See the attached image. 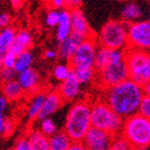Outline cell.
I'll return each mask as SVG.
<instances>
[{"label":"cell","mask_w":150,"mask_h":150,"mask_svg":"<svg viewBox=\"0 0 150 150\" xmlns=\"http://www.w3.org/2000/svg\"><path fill=\"white\" fill-rule=\"evenodd\" d=\"M59 14H60V20L57 25L56 38L58 43H61L71 34V28H70L69 10H61Z\"/></svg>","instance_id":"17"},{"label":"cell","mask_w":150,"mask_h":150,"mask_svg":"<svg viewBox=\"0 0 150 150\" xmlns=\"http://www.w3.org/2000/svg\"><path fill=\"white\" fill-rule=\"evenodd\" d=\"M3 67V55L0 54V69Z\"/></svg>","instance_id":"45"},{"label":"cell","mask_w":150,"mask_h":150,"mask_svg":"<svg viewBox=\"0 0 150 150\" xmlns=\"http://www.w3.org/2000/svg\"><path fill=\"white\" fill-rule=\"evenodd\" d=\"M110 61V50L104 46L99 45L97 48L95 56V62H93V68L96 71H101L103 68H105Z\"/></svg>","instance_id":"23"},{"label":"cell","mask_w":150,"mask_h":150,"mask_svg":"<svg viewBox=\"0 0 150 150\" xmlns=\"http://www.w3.org/2000/svg\"><path fill=\"white\" fill-rule=\"evenodd\" d=\"M70 28H71V34L80 36L84 40L88 38L96 37V35L90 30L89 24L86 20L85 16L80 8H70Z\"/></svg>","instance_id":"11"},{"label":"cell","mask_w":150,"mask_h":150,"mask_svg":"<svg viewBox=\"0 0 150 150\" xmlns=\"http://www.w3.org/2000/svg\"><path fill=\"white\" fill-rule=\"evenodd\" d=\"M8 107V100L3 95H0V113H3Z\"/></svg>","instance_id":"38"},{"label":"cell","mask_w":150,"mask_h":150,"mask_svg":"<svg viewBox=\"0 0 150 150\" xmlns=\"http://www.w3.org/2000/svg\"><path fill=\"white\" fill-rule=\"evenodd\" d=\"M16 76H17V73L14 70V68L2 67L0 69V81L2 83H6L12 80H15Z\"/></svg>","instance_id":"31"},{"label":"cell","mask_w":150,"mask_h":150,"mask_svg":"<svg viewBox=\"0 0 150 150\" xmlns=\"http://www.w3.org/2000/svg\"><path fill=\"white\" fill-rule=\"evenodd\" d=\"M16 34V30L11 26L0 30V54L4 55L5 53H8L13 41L15 40Z\"/></svg>","instance_id":"22"},{"label":"cell","mask_w":150,"mask_h":150,"mask_svg":"<svg viewBox=\"0 0 150 150\" xmlns=\"http://www.w3.org/2000/svg\"><path fill=\"white\" fill-rule=\"evenodd\" d=\"M118 1H122V0H118Z\"/></svg>","instance_id":"48"},{"label":"cell","mask_w":150,"mask_h":150,"mask_svg":"<svg viewBox=\"0 0 150 150\" xmlns=\"http://www.w3.org/2000/svg\"><path fill=\"white\" fill-rule=\"evenodd\" d=\"M126 64L129 79L140 85L150 81V52L127 48Z\"/></svg>","instance_id":"6"},{"label":"cell","mask_w":150,"mask_h":150,"mask_svg":"<svg viewBox=\"0 0 150 150\" xmlns=\"http://www.w3.org/2000/svg\"><path fill=\"white\" fill-rule=\"evenodd\" d=\"M32 150H50L48 138L40 130H32L26 135Z\"/></svg>","instance_id":"20"},{"label":"cell","mask_w":150,"mask_h":150,"mask_svg":"<svg viewBox=\"0 0 150 150\" xmlns=\"http://www.w3.org/2000/svg\"><path fill=\"white\" fill-rule=\"evenodd\" d=\"M45 96H46L45 93H39L32 98L28 108V113H26V117H28V120L33 121L37 119L38 115H39L41 108H42Z\"/></svg>","instance_id":"24"},{"label":"cell","mask_w":150,"mask_h":150,"mask_svg":"<svg viewBox=\"0 0 150 150\" xmlns=\"http://www.w3.org/2000/svg\"><path fill=\"white\" fill-rule=\"evenodd\" d=\"M71 144H73V141L70 140L69 137L63 130L56 132L55 134L48 138L50 150H68Z\"/></svg>","instance_id":"19"},{"label":"cell","mask_w":150,"mask_h":150,"mask_svg":"<svg viewBox=\"0 0 150 150\" xmlns=\"http://www.w3.org/2000/svg\"><path fill=\"white\" fill-rule=\"evenodd\" d=\"M90 106L91 103L87 100H80L73 104L69 108L64 124V131L73 141V143L82 142L89 128L90 123Z\"/></svg>","instance_id":"2"},{"label":"cell","mask_w":150,"mask_h":150,"mask_svg":"<svg viewBox=\"0 0 150 150\" xmlns=\"http://www.w3.org/2000/svg\"><path fill=\"white\" fill-rule=\"evenodd\" d=\"M59 20H60V14L56 10L50 11V12L47 13V15H46V18H45L46 25L50 26V28H55V26H57L58 23H59Z\"/></svg>","instance_id":"32"},{"label":"cell","mask_w":150,"mask_h":150,"mask_svg":"<svg viewBox=\"0 0 150 150\" xmlns=\"http://www.w3.org/2000/svg\"><path fill=\"white\" fill-rule=\"evenodd\" d=\"M83 0H65V8H67V10L75 8H80V5L82 4Z\"/></svg>","instance_id":"37"},{"label":"cell","mask_w":150,"mask_h":150,"mask_svg":"<svg viewBox=\"0 0 150 150\" xmlns=\"http://www.w3.org/2000/svg\"><path fill=\"white\" fill-rule=\"evenodd\" d=\"M113 139L115 137L105 130L90 127L81 143L87 150H108Z\"/></svg>","instance_id":"10"},{"label":"cell","mask_w":150,"mask_h":150,"mask_svg":"<svg viewBox=\"0 0 150 150\" xmlns=\"http://www.w3.org/2000/svg\"><path fill=\"white\" fill-rule=\"evenodd\" d=\"M50 3L56 8H65V0H50Z\"/></svg>","instance_id":"40"},{"label":"cell","mask_w":150,"mask_h":150,"mask_svg":"<svg viewBox=\"0 0 150 150\" xmlns=\"http://www.w3.org/2000/svg\"><path fill=\"white\" fill-rule=\"evenodd\" d=\"M12 150H32L30 143L28 141V138L26 137H22V138L18 139Z\"/></svg>","instance_id":"34"},{"label":"cell","mask_w":150,"mask_h":150,"mask_svg":"<svg viewBox=\"0 0 150 150\" xmlns=\"http://www.w3.org/2000/svg\"><path fill=\"white\" fill-rule=\"evenodd\" d=\"M132 150H147L146 148H132Z\"/></svg>","instance_id":"46"},{"label":"cell","mask_w":150,"mask_h":150,"mask_svg":"<svg viewBox=\"0 0 150 150\" xmlns=\"http://www.w3.org/2000/svg\"><path fill=\"white\" fill-rule=\"evenodd\" d=\"M143 87V93H144V96H149L150 97V81L147 83H145L144 85H142Z\"/></svg>","instance_id":"42"},{"label":"cell","mask_w":150,"mask_h":150,"mask_svg":"<svg viewBox=\"0 0 150 150\" xmlns=\"http://www.w3.org/2000/svg\"><path fill=\"white\" fill-rule=\"evenodd\" d=\"M23 89L17 80H12L10 82L3 83L2 93L8 101H17L23 95Z\"/></svg>","instance_id":"21"},{"label":"cell","mask_w":150,"mask_h":150,"mask_svg":"<svg viewBox=\"0 0 150 150\" xmlns=\"http://www.w3.org/2000/svg\"><path fill=\"white\" fill-rule=\"evenodd\" d=\"M33 61H34V56L30 53V50H25L22 54L17 56V59H16L15 66H14V70H15L17 74H20L24 70L30 68L33 64Z\"/></svg>","instance_id":"25"},{"label":"cell","mask_w":150,"mask_h":150,"mask_svg":"<svg viewBox=\"0 0 150 150\" xmlns=\"http://www.w3.org/2000/svg\"><path fill=\"white\" fill-rule=\"evenodd\" d=\"M17 81L22 87L23 91H30L37 87L39 83V75L35 69L30 67L22 73L17 74Z\"/></svg>","instance_id":"16"},{"label":"cell","mask_w":150,"mask_h":150,"mask_svg":"<svg viewBox=\"0 0 150 150\" xmlns=\"http://www.w3.org/2000/svg\"><path fill=\"white\" fill-rule=\"evenodd\" d=\"M59 95L62 98L63 102H71L75 101L81 93V84L77 80L73 69L70 71L69 76L61 82L59 86Z\"/></svg>","instance_id":"12"},{"label":"cell","mask_w":150,"mask_h":150,"mask_svg":"<svg viewBox=\"0 0 150 150\" xmlns=\"http://www.w3.org/2000/svg\"><path fill=\"white\" fill-rule=\"evenodd\" d=\"M14 128H15V126H14V123H13V121L11 120V119H6L4 122V130H3V135L4 137H10L11 134L13 133V131H14Z\"/></svg>","instance_id":"35"},{"label":"cell","mask_w":150,"mask_h":150,"mask_svg":"<svg viewBox=\"0 0 150 150\" xmlns=\"http://www.w3.org/2000/svg\"><path fill=\"white\" fill-rule=\"evenodd\" d=\"M70 71H71V67L68 63L67 64H57L53 69V76L57 81L63 82L69 76Z\"/></svg>","instance_id":"27"},{"label":"cell","mask_w":150,"mask_h":150,"mask_svg":"<svg viewBox=\"0 0 150 150\" xmlns=\"http://www.w3.org/2000/svg\"><path fill=\"white\" fill-rule=\"evenodd\" d=\"M68 150H87V149L84 147V145L81 142H76L71 144V146L68 148Z\"/></svg>","instance_id":"41"},{"label":"cell","mask_w":150,"mask_h":150,"mask_svg":"<svg viewBox=\"0 0 150 150\" xmlns=\"http://www.w3.org/2000/svg\"><path fill=\"white\" fill-rule=\"evenodd\" d=\"M138 113L145 117L146 119L150 120V97L149 96H144L141 101L140 107H139Z\"/></svg>","instance_id":"30"},{"label":"cell","mask_w":150,"mask_h":150,"mask_svg":"<svg viewBox=\"0 0 150 150\" xmlns=\"http://www.w3.org/2000/svg\"><path fill=\"white\" fill-rule=\"evenodd\" d=\"M73 71L81 85H86V84H89L90 82H93L96 79V75H97V71L93 67L78 68V69H73Z\"/></svg>","instance_id":"26"},{"label":"cell","mask_w":150,"mask_h":150,"mask_svg":"<svg viewBox=\"0 0 150 150\" xmlns=\"http://www.w3.org/2000/svg\"><path fill=\"white\" fill-rule=\"evenodd\" d=\"M103 100L112 111L124 120L138 113L144 97L142 85L129 78L117 85L103 89Z\"/></svg>","instance_id":"1"},{"label":"cell","mask_w":150,"mask_h":150,"mask_svg":"<svg viewBox=\"0 0 150 150\" xmlns=\"http://www.w3.org/2000/svg\"><path fill=\"white\" fill-rule=\"evenodd\" d=\"M148 22L150 23V13H149V18H148Z\"/></svg>","instance_id":"47"},{"label":"cell","mask_w":150,"mask_h":150,"mask_svg":"<svg viewBox=\"0 0 150 150\" xmlns=\"http://www.w3.org/2000/svg\"><path fill=\"white\" fill-rule=\"evenodd\" d=\"M58 57V52L54 50H45L44 58L45 59H56Z\"/></svg>","instance_id":"39"},{"label":"cell","mask_w":150,"mask_h":150,"mask_svg":"<svg viewBox=\"0 0 150 150\" xmlns=\"http://www.w3.org/2000/svg\"><path fill=\"white\" fill-rule=\"evenodd\" d=\"M33 45V37L30 33L26 30H21L16 34L15 40L13 41L12 45L8 48V52L13 53L14 55L18 56L22 54L25 50Z\"/></svg>","instance_id":"15"},{"label":"cell","mask_w":150,"mask_h":150,"mask_svg":"<svg viewBox=\"0 0 150 150\" xmlns=\"http://www.w3.org/2000/svg\"><path fill=\"white\" fill-rule=\"evenodd\" d=\"M10 1H11L12 6L15 8V10L20 8V6L22 5V0H10Z\"/></svg>","instance_id":"43"},{"label":"cell","mask_w":150,"mask_h":150,"mask_svg":"<svg viewBox=\"0 0 150 150\" xmlns=\"http://www.w3.org/2000/svg\"><path fill=\"white\" fill-rule=\"evenodd\" d=\"M11 24V15L8 13L0 14V28L2 30L4 28H8Z\"/></svg>","instance_id":"36"},{"label":"cell","mask_w":150,"mask_h":150,"mask_svg":"<svg viewBox=\"0 0 150 150\" xmlns=\"http://www.w3.org/2000/svg\"><path fill=\"white\" fill-rule=\"evenodd\" d=\"M98 46L99 44H98L97 37H91L83 40L82 43L78 46L71 59L68 61V64L70 65L71 69L93 68Z\"/></svg>","instance_id":"7"},{"label":"cell","mask_w":150,"mask_h":150,"mask_svg":"<svg viewBox=\"0 0 150 150\" xmlns=\"http://www.w3.org/2000/svg\"><path fill=\"white\" fill-rule=\"evenodd\" d=\"M121 137L132 148H147L150 145V120L140 113L125 119Z\"/></svg>","instance_id":"4"},{"label":"cell","mask_w":150,"mask_h":150,"mask_svg":"<svg viewBox=\"0 0 150 150\" xmlns=\"http://www.w3.org/2000/svg\"><path fill=\"white\" fill-rule=\"evenodd\" d=\"M90 123L91 127L105 130L113 137L121 135L124 119L118 115L112 109L101 100L95 101L90 106Z\"/></svg>","instance_id":"3"},{"label":"cell","mask_w":150,"mask_h":150,"mask_svg":"<svg viewBox=\"0 0 150 150\" xmlns=\"http://www.w3.org/2000/svg\"><path fill=\"white\" fill-rule=\"evenodd\" d=\"M128 48L150 52V23L137 21L128 24Z\"/></svg>","instance_id":"8"},{"label":"cell","mask_w":150,"mask_h":150,"mask_svg":"<svg viewBox=\"0 0 150 150\" xmlns=\"http://www.w3.org/2000/svg\"><path fill=\"white\" fill-rule=\"evenodd\" d=\"M83 40L84 39L80 36L70 34L63 42L59 43V50H58L59 58L63 61H69Z\"/></svg>","instance_id":"14"},{"label":"cell","mask_w":150,"mask_h":150,"mask_svg":"<svg viewBox=\"0 0 150 150\" xmlns=\"http://www.w3.org/2000/svg\"><path fill=\"white\" fill-rule=\"evenodd\" d=\"M142 8L138 3L135 2H129L123 6L121 11V18H122L123 22L130 24V23L140 21V19L143 16Z\"/></svg>","instance_id":"18"},{"label":"cell","mask_w":150,"mask_h":150,"mask_svg":"<svg viewBox=\"0 0 150 150\" xmlns=\"http://www.w3.org/2000/svg\"><path fill=\"white\" fill-rule=\"evenodd\" d=\"M16 59H17V56L14 55L11 52H8L3 55V67L6 68H14L16 63Z\"/></svg>","instance_id":"33"},{"label":"cell","mask_w":150,"mask_h":150,"mask_svg":"<svg viewBox=\"0 0 150 150\" xmlns=\"http://www.w3.org/2000/svg\"><path fill=\"white\" fill-rule=\"evenodd\" d=\"M41 132L44 135H46L47 138L52 137L53 134H55L57 132V127H56V124L50 118H45L43 120H41L40 124V129H39Z\"/></svg>","instance_id":"28"},{"label":"cell","mask_w":150,"mask_h":150,"mask_svg":"<svg viewBox=\"0 0 150 150\" xmlns=\"http://www.w3.org/2000/svg\"><path fill=\"white\" fill-rule=\"evenodd\" d=\"M62 104L63 100L59 95V93L58 91H50L45 96L42 108L38 115L37 120L41 121L45 118H50V115H54L62 106Z\"/></svg>","instance_id":"13"},{"label":"cell","mask_w":150,"mask_h":150,"mask_svg":"<svg viewBox=\"0 0 150 150\" xmlns=\"http://www.w3.org/2000/svg\"><path fill=\"white\" fill-rule=\"evenodd\" d=\"M4 122H5V119L3 118V113H0V134H3V130H4Z\"/></svg>","instance_id":"44"},{"label":"cell","mask_w":150,"mask_h":150,"mask_svg":"<svg viewBox=\"0 0 150 150\" xmlns=\"http://www.w3.org/2000/svg\"><path fill=\"white\" fill-rule=\"evenodd\" d=\"M128 24L122 20H109L104 24L98 36V44L109 50L128 48Z\"/></svg>","instance_id":"5"},{"label":"cell","mask_w":150,"mask_h":150,"mask_svg":"<svg viewBox=\"0 0 150 150\" xmlns=\"http://www.w3.org/2000/svg\"><path fill=\"white\" fill-rule=\"evenodd\" d=\"M129 78L128 67L126 64V60L118 63H111L103 68L101 71H98L96 75V80L102 87V89H106L118 83L126 80Z\"/></svg>","instance_id":"9"},{"label":"cell","mask_w":150,"mask_h":150,"mask_svg":"<svg viewBox=\"0 0 150 150\" xmlns=\"http://www.w3.org/2000/svg\"><path fill=\"white\" fill-rule=\"evenodd\" d=\"M108 150H132V147L129 145V143L125 139L119 135L113 139V142Z\"/></svg>","instance_id":"29"}]
</instances>
